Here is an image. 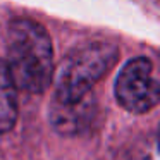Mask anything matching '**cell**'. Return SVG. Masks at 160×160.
<instances>
[{"instance_id": "3957f363", "label": "cell", "mask_w": 160, "mask_h": 160, "mask_svg": "<svg viewBox=\"0 0 160 160\" xmlns=\"http://www.w3.org/2000/svg\"><path fill=\"white\" fill-rule=\"evenodd\" d=\"M153 66L145 57L129 60L115 79V100L124 110L141 115L160 103V83L152 74Z\"/></svg>"}, {"instance_id": "7a4b0ae2", "label": "cell", "mask_w": 160, "mask_h": 160, "mask_svg": "<svg viewBox=\"0 0 160 160\" xmlns=\"http://www.w3.org/2000/svg\"><path fill=\"white\" fill-rule=\"evenodd\" d=\"M119 48L108 42H95L72 50L64 59L55 79V97L60 103H76L117 64Z\"/></svg>"}, {"instance_id": "8992f818", "label": "cell", "mask_w": 160, "mask_h": 160, "mask_svg": "<svg viewBox=\"0 0 160 160\" xmlns=\"http://www.w3.org/2000/svg\"><path fill=\"white\" fill-rule=\"evenodd\" d=\"M129 160H160V132L136 139L129 150Z\"/></svg>"}, {"instance_id": "52a82bcc", "label": "cell", "mask_w": 160, "mask_h": 160, "mask_svg": "<svg viewBox=\"0 0 160 160\" xmlns=\"http://www.w3.org/2000/svg\"><path fill=\"white\" fill-rule=\"evenodd\" d=\"M158 132H160V131H158Z\"/></svg>"}, {"instance_id": "5b68a950", "label": "cell", "mask_w": 160, "mask_h": 160, "mask_svg": "<svg viewBox=\"0 0 160 160\" xmlns=\"http://www.w3.org/2000/svg\"><path fill=\"white\" fill-rule=\"evenodd\" d=\"M18 86L5 60L0 59V134L9 132L18 122Z\"/></svg>"}, {"instance_id": "6da1fadb", "label": "cell", "mask_w": 160, "mask_h": 160, "mask_svg": "<svg viewBox=\"0 0 160 160\" xmlns=\"http://www.w3.org/2000/svg\"><path fill=\"white\" fill-rule=\"evenodd\" d=\"M7 66L18 90L43 93L53 78V47L47 29L31 19L11 21L7 29Z\"/></svg>"}, {"instance_id": "277c9868", "label": "cell", "mask_w": 160, "mask_h": 160, "mask_svg": "<svg viewBox=\"0 0 160 160\" xmlns=\"http://www.w3.org/2000/svg\"><path fill=\"white\" fill-rule=\"evenodd\" d=\"M98 115V105L93 95H88L76 103H60L53 100L48 110L52 128L62 136H76L88 131Z\"/></svg>"}]
</instances>
